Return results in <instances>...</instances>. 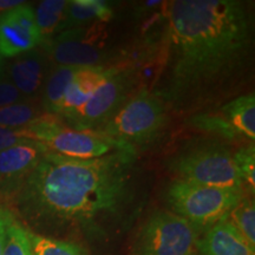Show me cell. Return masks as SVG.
I'll return each mask as SVG.
<instances>
[{
  "label": "cell",
  "mask_w": 255,
  "mask_h": 255,
  "mask_svg": "<svg viewBox=\"0 0 255 255\" xmlns=\"http://www.w3.org/2000/svg\"><path fill=\"white\" fill-rule=\"evenodd\" d=\"M252 14L237 0L170 2L164 60L154 94L176 113L201 109L232 96L250 72Z\"/></svg>",
  "instance_id": "6da1fadb"
},
{
  "label": "cell",
  "mask_w": 255,
  "mask_h": 255,
  "mask_svg": "<svg viewBox=\"0 0 255 255\" xmlns=\"http://www.w3.org/2000/svg\"><path fill=\"white\" fill-rule=\"evenodd\" d=\"M17 202L31 218L51 225L102 233L137 199V151L122 149L92 159L46 152L14 184Z\"/></svg>",
  "instance_id": "7a4b0ae2"
},
{
  "label": "cell",
  "mask_w": 255,
  "mask_h": 255,
  "mask_svg": "<svg viewBox=\"0 0 255 255\" xmlns=\"http://www.w3.org/2000/svg\"><path fill=\"white\" fill-rule=\"evenodd\" d=\"M167 111L163 102L152 92L141 91L128 100L95 131L136 151L137 145L151 142L162 131Z\"/></svg>",
  "instance_id": "3957f363"
},
{
  "label": "cell",
  "mask_w": 255,
  "mask_h": 255,
  "mask_svg": "<svg viewBox=\"0 0 255 255\" xmlns=\"http://www.w3.org/2000/svg\"><path fill=\"white\" fill-rule=\"evenodd\" d=\"M245 193L202 186L175 178L169 184L167 200L175 214L182 216L197 231L222 220Z\"/></svg>",
  "instance_id": "277c9868"
},
{
  "label": "cell",
  "mask_w": 255,
  "mask_h": 255,
  "mask_svg": "<svg viewBox=\"0 0 255 255\" xmlns=\"http://www.w3.org/2000/svg\"><path fill=\"white\" fill-rule=\"evenodd\" d=\"M180 180L202 186L245 193L233 154L222 145L205 144L188 148L170 163Z\"/></svg>",
  "instance_id": "5b68a950"
},
{
  "label": "cell",
  "mask_w": 255,
  "mask_h": 255,
  "mask_svg": "<svg viewBox=\"0 0 255 255\" xmlns=\"http://www.w3.org/2000/svg\"><path fill=\"white\" fill-rule=\"evenodd\" d=\"M31 129L37 143L45 146L49 152L66 158L92 159L128 149L98 131L69 128L55 116L31 124Z\"/></svg>",
  "instance_id": "8992f818"
},
{
  "label": "cell",
  "mask_w": 255,
  "mask_h": 255,
  "mask_svg": "<svg viewBox=\"0 0 255 255\" xmlns=\"http://www.w3.org/2000/svg\"><path fill=\"white\" fill-rule=\"evenodd\" d=\"M197 229L173 212H157L138 239L139 255H196Z\"/></svg>",
  "instance_id": "52a82bcc"
},
{
  "label": "cell",
  "mask_w": 255,
  "mask_h": 255,
  "mask_svg": "<svg viewBox=\"0 0 255 255\" xmlns=\"http://www.w3.org/2000/svg\"><path fill=\"white\" fill-rule=\"evenodd\" d=\"M132 87L131 71L114 66L109 77L98 87L87 103L59 120L72 129L95 131L126 103Z\"/></svg>",
  "instance_id": "ba28073f"
},
{
  "label": "cell",
  "mask_w": 255,
  "mask_h": 255,
  "mask_svg": "<svg viewBox=\"0 0 255 255\" xmlns=\"http://www.w3.org/2000/svg\"><path fill=\"white\" fill-rule=\"evenodd\" d=\"M100 33L96 26L70 28L41 45L56 66H100L107 55L103 43H100Z\"/></svg>",
  "instance_id": "9c48e42d"
},
{
  "label": "cell",
  "mask_w": 255,
  "mask_h": 255,
  "mask_svg": "<svg viewBox=\"0 0 255 255\" xmlns=\"http://www.w3.org/2000/svg\"><path fill=\"white\" fill-rule=\"evenodd\" d=\"M41 44L33 7L19 5L0 13V57L14 58Z\"/></svg>",
  "instance_id": "30bf717a"
},
{
  "label": "cell",
  "mask_w": 255,
  "mask_h": 255,
  "mask_svg": "<svg viewBox=\"0 0 255 255\" xmlns=\"http://www.w3.org/2000/svg\"><path fill=\"white\" fill-rule=\"evenodd\" d=\"M197 252L202 255H255V248L225 218L207 228L197 240Z\"/></svg>",
  "instance_id": "8fae6325"
},
{
  "label": "cell",
  "mask_w": 255,
  "mask_h": 255,
  "mask_svg": "<svg viewBox=\"0 0 255 255\" xmlns=\"http://www.w3.org/2000/svg\"><path fill=\"white\" fill-rule=\"evenodd\" d=\"M114 66H89L79 68L70 82L60 105L58 119L75 113L90 100L98 87L113 72Z\"/></svg>",
  "instance_id": "7c38bea8"
},
{
  "label": "cell",
  "mask_w": 255,
  "mask_h": 255,
  "mask_svg": "<svg viewBox=\"0 0 255 255\" xmlns=\"http://www.w3.org/2000/svg\"><path fill=\"white\" fill-rule=\"evenodd\" d=\"M49 150L40 143L19 144L0 151V182L15 184L31 173Z\"/></svg>",
  "instance_id": "4fadbf2b"
},
{
  "label": "cell",
  "mask_w": 255,
  "mask_h": 255,
  "mask_svg": "<svg viewBox=\"0 0 255 255\" xmlns=\"http://www.w3.org/2000/svg\"><path fill=\"white\" fill-rule=\"evenodd\" d=\"M45 71L46 57L36 49L14 57L7 69L9 81L25 96L39 91L45 82Z\"/></svg>",
  "instance_id": "5bb4252c"
},
{
  "label": "cell",
  "mask_w": 255,
  "mask_h": 255,
  "mask_svg": "<svg viewBox=\"0 0 255 255\" xmlns=\"http://www.w3.org/2000/svg\"><path fill=\"white\" fill-rule=\"evenodd\" d=\"M240 141L255 139V96L254 92L237 96L219 109Z\"/></svg>",
  "instance_id": "9a60e30c"
},
{
  "label": "cell",
  "mask_w": 255,
  "mask_h": 255,
  "mask_svg": "<svg viewBox=\"0 0 255 255\" xmlns=\"http://www.w3.org/2000/svg\"><path fill=\"white\" fill-rule=\"evenodd\" d=\"M113 14L111 6L103 0H71L68 4V12L63 25V31L83 27L92 21L97 23L109 21Z\"/></svg>",
  "instance_id": "2e32d148"
},
{
  "label": "cell",
  "mask_w": 255,
  "mask_h": 255,
  "mask_svg": "<svg viewBox=\"0 0 255 255\" xmlns=\"http://www.w3.org/2000/svg\"><path fill=\"white\" fill-rule=\"evenodd\" d=\"M68 4L69 1L65 0H44L33 9L41 44L47 43L63 31Z\"/></svg>",
  "instance_id": "e0dca14e"
},
{
  "label": "cell",
  "mask_w": 255,
  "mask_h": 255,
  "mask_svg": "<svg viewBox=\"0 0 255 255\" xmlns=\"http://www.w3.org/2000/svg\"><path fill=\"white\" fill-rule=\"evenodd\" d=\"M78 69L73 66H55L49 72L45 79L41 103V108L46 114L58 117L64 95Z\"/></svg>",
  "instance_id": "ac0fdd59"
},
{
  "label": "cell",
  "mask_w": 255,
  "mask_h": 255,
  "mask_svg": "<svg viewBox=\"0 0 255 255\" xmlns=\"http://www.w3.org/2000/svg\"><path fill=\"white\" fill-rule=\"evenodd\" d=\"M47 116L51 115L46 114L36 104L28 102H17L0 108V126L24 128L37 123L38 121Z\"/></svg>",
  "instance_id": "d6986e66"
},
{
  "label": "cell",
  "mask_w": 255,
  "mask_h": 255,
  "mask_svg": "<svg viewBox=\"0 0 255 255\" xmlns=\"http://www.w3.org/2000/svg\"><path fill=\"white\" fill-rule=\"evenodd\" d=\"M225 219L240 233L251 247L255 248V207L251 196H242Z\"/></svg>",
  "instance_id": "ffe728a7"
},
{
  "label": "cell",
  "mask_w": 255,
  "mask_h": 255,
  "mask_svg": "<svg viewBox=\"0 0 255 255\" xmlns=\"http://www.w3.org/2000/svg\"><path fill=\"white\" fill-rule=\"evenodd\" d=\"M30 240L33 255H84L81 248L70 242L32 233H30Z\"/></svg>",
  "instance_id": "44dd1931"
},
{
  "label": "cell",
  "mask_w": 255,
  "mask_h": 255,
  "mask_svg": "<svg viewBox=\"0 0 255 255\" xmlns=\"http://www.w3.org/2000/svg\"><path fill=\"white\" fill-rule=\"evenodd\" d=\"M238 173L244 183L245 189L254 194L255 190V146L248 144L241 146L239 150L233 154Z\"/></svg>",
  "instance_id": "7402d4cb"
},
{
  "label": "cell",
  "mask_w": 255,
  "mask_h": 255,
  "mask_svg": "<svg viewBox=\"0 0 255 255\" xmlns=\"http://www.w3.org/2000/svg\"><path fill=\"white\" fill-rule=\"evenodd\" d=\"M2 255H33L30 233L14 222V220L9 223L6 232Z\"/></svg>",
  "instance_id": "603a6c76"
},
{
  "label": "cell",
  "mask_w": 255,
  "mask_h": 255,
  "mask_svg": "<svg viewBox=\"0 0 255 255\" xmlns=\"http://www.w3.org/2000/svg\"><path fill=\"white\" fill-rule=\"evenodd\" d=\"M37 143L31 126L24 128H9L0 126V151L19 144Z\"/></svg>",
  "instance_id": "cb8c5ba5"
},
{
  "label": "cell",
  "mask_w": 255,
  "mask_h": 255,
  "mask_svg": "<svg viewBox=\"0 0 255 255\" xmlns=\"http://www.w3.org/2000/svg\"><path fill=\"white\" fill-rule=\"evenodd\" d=\"M21 96L23 95L18 91V89L12 84L7 77H5L2 72L0 75V108L20 102Z\"/></svg>",
  "instance_id": "d4e9b609"
},
{
  "label": "cell",
  "mask_w": 255,
  "mask_h": 255,
  "mask_svg": "<svg viewBox=\"0 0 255 255\" xmlns=\"http://www.w3.org/2000/svg\"><path fill=\"white\" fill-rule=\"evenodd\" d=\"M13 221L12 214L7 210L4 209L0 212V255H2V250H4L5 239H6V232L9 223Z\"/></svg>",
  "instance_id": "484cf974"
},
{
  "label": "cell",
  "mask_w": 255,
  "mask_h": 255,
  "mask_svg": "<svg viewBox=\"0 0 255 255\" xmlns=\"http://www.w3.org/2000/svg\"><path fill=\"white\" fill-rule=\"evenodd\" d=\"M2 72H4V71H2V58L0 57V75H1Z\"/></svg>",
  "instance_id": "4316f807"
},
{
  "label": "cell",
  "mask_w": 255,
  "mask_h": 255,
  "mask_svg": "<svg viewBox=\"0 0 255 255\" xmlns=\"http://www.w3.org/2000/svg\"><path fill=\"white\" fill-rule=\"evenodd\" d=\"M4 209H5V208L1 206V203H0V212H1V210H4Z\"/></svg>",
  "instance_id": "83f0119b"
}]
</instances>
